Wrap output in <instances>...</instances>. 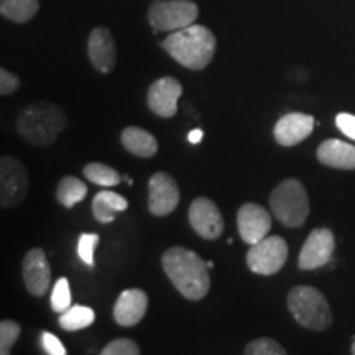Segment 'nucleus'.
Wrapping results in <instances>:
<instances>
[{
    "label": "nucleus",
    "mask_w": 355,
    "mask_h": 355,
    "mask_svg": "<svg viewBox=\"0 0 355 355\" xmlns=\"http://www.w3.org/2000/svg\"><path fill=\"white\" fill-rule=\"evenodd\" d=\"M42 344H43V349L46 354H50V355H64L66 354L63 343H61V340L58 339L55 334H51V332H43Z\"/></svg>",
    "instance_id": "obj_31"
},
{
    "label": "nucleus",
    "mask_w": 355,
    "mask_h": 355,
    "mask_svg": "<svg viewBox=\"0 0 355 355\" xmlns=\"http://www.w3.org/2000/svg\"><path fill=\"white\" fill-rule=\"evenodd\" d=\"M20 324L10 319L0 322V354L8 355L20 337Z\"/></svg>",
    "instance_id": "obj_26"
},
{
    "label": "nucleus",
    "mask_w": 355,
    "mask_h": 355,
    "mask_svg": "<svg viewBox=\"0 0 355 355\" xmlns=\"http://www.w3.org/2000/svg\"><path fill=\"white\" fill-rule=\"evenodd\" d=\"M288 309L300 326L311 331H326L332 324V313L326 296L313 286H295L288 293Z\"/></svg>",
    "instance_id": "obj_4"
},
{
    "label": "nucleus",
    "mask_w": 355,
    "mask_h": 355,
    "mask_svg": "<svg viewBox=\"0 0 355 355\" xmlns=\"http://www.w3.org/2000/svg\"><path fill=\"white\" fill-rule=\"evenodd\" d=\"M68 308H71V291L68 278H60L55 283L51 293V309L56 313H63Z\"/></svg>",
    "instance_id": "obj_27"
},
{
    "label": "nucleus",
    "mask_w": 355,
    "mask_h": 355,
    "mask_svg": "<svg viewBox=\"0 0 355 355\" xmlns=\"http://www.w3.org/2000/svg\"><path fill=\"white\" fill-rule=\"evenodd\" d=\"M318 159L324 166L355 170V146L347 141L329 139L318 146Z\"/></svg>",
    "instance_id": "obj_18"
},
{
    "label": "nucleus",
    "mask_w": 355,
    "mask_h": 355,
    "mask_svg": "<svg viewBox=\"0 0 355 355\" xmlns=\"http://www.w3.org/2000/svg\"><path fill=\"white\" fill-rule=\"evenodd\" d=\"M40 10L38 0H0V13L15 24H26Z\"/></svg>",
    "instance_id": "obj_21"
},
{
    "label": "nucleus",
    "mask_w": 355,
    "mask_h": 355,
    "mask_svg": "<svg viewBox=\"0 0 355 355\" xmlns=\"http://www.w3.org/2000/svg\"><path fill=\"white\" fill-rule=\"evenodd\" d=\"M336 237L331 229H314L300 252V270H316L327 265L334 255Z\"/></svg>",
    "instance_id": "obj_9"
},
{
    "label": "nucleus",
    "mask_w": 355,
    "mask_h": 355,
    "mask_svg": "<svg viewBox=\"0 0 355 355\" xmlns=\"http://www.w3.org/2000/svg\"><path fill=\"white\" fill-rule=\"evenodd\" d=\"M20 87V79L12 74L10 71L0 69V96H10Z\"/></svg>",
    "instance_id": "obj_30"
},
{
    "label": "nucleus",
    "mask_w": 355,
    "mask_h": 355,
    "mask_svg": "<svg viewBox=\"0 0 355 355\" xmlns=\"http://www.w3.org/2000/svg\"><path fill=\"white\" fill-rule=\"evenodd\" d=\"M83 173L91 183L102 186V188H114V186L121 184L122 181L121 173L112 166L104 165V163H87V165L83 168Z\"/></svg>",
    "instance_id": "obj_24"
},
{
    "label": "nucleus",
    "mask_w": 355,
    "mask_h": 355,
    "mask_svg": "<svg viewBox=\"0 0 355 355\" xmlns=\"http://www.w3.org/2000/svg\"><path fill=\"white\" fill-rule=\"evenodd\" d=\"M239 235L245 243L260 242L272 229V217L263 206L255 202H245L237 212Z\"/></svg>",
    "instance_id": "obj_13"
},
{
    "label": "nucleus",
    "mask_w": 355,
    "mask_h": 355,
    "mask_svg": "<svg viewBox=\"0 0 355 355\" xmlns=\"http://www.w3.org/2000/svg\"><path fill=\"white\" fill-rule=\"evenodd\" d=\"M101 241L99 234H81L78 242V255L84 265L87 266H94V248L97 247V243Z\"/></svg>",
    "instance_id": "obj_28"
},
{
    "label": "nucleus",
    "mask_w": 355,
    "mask_h": 355,
    "mask_svg": "<svg viewBox=\"0 0 355 355\" xmlns=\"http://www.w3.org/2000/svg\"><path fill=\"white\" fill-rule=\"evenodd\" d=\"M162 265L166 277L186 300L199 301L209 293V266L196 252L173 247L163 254Z\"/></svg>",
    "instance_id": "obj_1"
},
{
    "label": "nucleus",
    "mask_w": 355,
    "mask_h": 355,
    "mask_svg": "<svg viewBox=\"0 0 355 355\" xmlns=\"http://www.w3.org/2000/svg\"><path fill=\"white\" fill-rule=\"evenodd\" d=\"M273 216L286 227H301L309 216V198L303 183L295 178L282 181L270 194Z\"/></svg>",
    "instance_id": "obj_5"
},
{
    "label": "nucleus",
    "mask_w": 355,
    "mask_h": 355,
    "mask_svg": "<svg viewBox=\"0 0 355 355\" xmlns=\"http://www.w3.org/2000/svg\"><path fill=\"white\" fill-rule=\"evenodd\" d=\"M28 173L24 163L13 157L0 158V206L15 207L28 193Z\"/></svg>",
    "instance_id": "obj_8"
},
{
    "label": "nucleus",
    "mask_w": 355,
    "mask_h": 355,
    "mask_svg": "<svg viewBox=\"0 0 355 355\" xmlns=\"http://www.w3.org/2000/svg\"><path fill=\"white\" fill-rule=\"evenodd\" d=\"M127 152L140 158H152L158 152V141L150 132L140 127H127L121 135Z\"/></svg>",
    "instance_id": "obj_19"
},
{
    "label": "nucleus",
    "mask_w": 355,
    "mask_h": 355,
    "mask_svg": "<svg viewBox=\"0 0 355 355\" xmlns=\"http://www.w3.org/2000/svg\"><path fill=\"white\" fill-rule=\"evenodd\" d=\"M199 8L191 0H158L148 8V21L155 32H176L193 25Z\"/></svg>",
    "instance_id": "obj_6"
},
{
    "label": "nucleus",
    "mask_w": 355,
    "mask_h": 355,
    "mask_svg": "<svg viewBox=\"0 0 355 355\" xmlns=\"http://www.w3.org/2000/svg\"><path fill=\"white\" fill-rule=\"evenodd\" d=\"M21 275L26 291L32 296H44L51 283V266L43 248H32L25 255L21 265Z\"/></svg>",
    "instance_id": "obj_14"
},
{
    "label": "nucleus",
    "mask_w": 355,
    "mask_h": 355,
    "mask_svg": "<svg viewBox=\"0 0 355 355\" xmlns=\"http://www.w3.org/2000/svg\"><path fill=\"white\" fill-rule=\"evenodd\" d=\"M94 319H96L94 309L87 308V306L74 304L60 314L58 322H60V326L63 327L64 331L74 332V331L86 329V327H89L92 322H94Z\"/></svg>",
    "instance_id": "obj_23"
},
{
    "label": "nucleus",
    "mask_w": 355,
    "mask_h": 355,
    "mask_svg": "<svg viewBox=\"0 0 355 355\" xmlns=\"http://www.w3.org/2000/svg\"><path fill=\"white\" fill-rule=\"evenodd\" d=\"M202 137H204V132L201 130V128H194V130H191V132H189L188 140H189V144L198 145L199 141L202 140Z\"/></svg>",
    "instance_id": "obj_33"
},
{
    "label": "nucleus",
    "mask_w": 355,
    "mask_h": 355,
    "mask_svg": "<svg viewBox=\"0 0 355 355\" xmlns=\"http://www.w3.org/2000/svg\"><path fill=\"white\" fill-rule=\"evenodd\" d=\"M189 224L199 237L217 241L224 232V217L209 198H196L189 206Z\"/></svg>",
    "instance_id": "obj_10"
},
{
    "label": "nucleus",
    "mask_w": 355,
    "mask_h": 355,
    "mask_svg": "<svg viewBox=\"0 0 355 355\" xmlns=\"http://www.w3.org/2000/svg\"><path fill=\"white\" fill-rule=\"evenodd\" d=\"M243 352L247 355H285L286 349H283V345H279L277 340L270 339V337H259V339L248 343Z\"/></svg>",
    "instance_id": "obj_25"
},
{
    "label": "nucleus",
    "mask_w": 355,
    "mask_h": 355,
    "mask_svg": "<svg viewBox=\"0 0 355 355\" xmlns=\"http://www.w3.org/2000/svg\"><path fill=\"white\" fill-rule=\"evenodd\" d=\"M68 125V117L60 105L35 102L26 105L17 117V130L35 146H50Z\"/></svg>",
    "instance_id": "obj_3"
},
{
    "label": "nucleus",
    "mask_w": 355,
    "mask_h": 355,
    "mask_svg": "<svg viewBox=\"0 0 355 355\" xmlns=\"http://www.w3.org/2000/svg\"><path fill=\"white\" fill-rule=\"evenodd\" d=\"M288 260V243L279 235H266L247 252V265L257 275L278 273Z\"/></svg>",
    "instance_id": "obj_7"
},
{
    "label": "nucleus",
    "mask_w": 355,
    "mask_h": 355,
    "mask_svg": "<svg viewBox=\"0 0 355 355\" xmlns=\"http://www.w3.org/2000/svg\"><path fill=\"white\" fill-rule=\"evenodd\" d=\"M316 121L308 114L291 112L283 115L273 128V137L278 145L295 146L313 133Z\"/></svg>",
    "instance_id": "obj_16"
},
{
    "label": "nucleus",
    "mask_w": 355,
    "mask_h": 355,
    "mask_svg": "<svg viewBox=\"0 0 355 355\" xmlns=\"http://www.w3.org/2000/svg\"><path fill=\"white\" fill-rule=\"evenodd\" d=\"M180 204V188L170 173L158 171L148 181V211L153 216L171 214Z\"/></svg>",
    "instance_id": "obj_11"
},
{
    "label": "nucleus",
    "mask_w": 355,
    "mask_h": 355,
    "mask_svg": "<svg viewBox=\"0 0 355 355\" xmlns=\"http://www.w3.org/2000/svg\"><path fill=\"white\" fill-rule=\"evenodd\" d=\"M128 209V201L114 191H99L92 199V214L101 224L114 222L117 212Z\"/></svg>",
    "instance_id": "obj_20"
},
{
    "label": "nucleus",
    "mask_w": 355,
    "mask_h": 355,
    "mask_svg": "<svg viewBox=\"0 0 355 355\" xmlns=\"http://www.w3.org/2000/svg\"><path fill=\"white\" fill-rule=\"evenodd\" d=\"M350 352L355 355V340H354V344H352V349H350Z\"/></svg>",
    "instance_id": "obj_35"
},
{
    "label": "nucleus",
    "mask_w": 355,
    "mask_h": 355,
    "mask_svg": "<svg viewBox=\"0 0 355 355\" xmlns=\"http://www.w3.org/2000/svg\"><path fill=\"white\" fill-rule=\"evenodd\" d=\"M148 309V296L144 290L132 288L121 293L114 304V319L119 326L130 327L144 319Z\"/></svg>",
    "instance_id": "obj_17"
},
{
    "label": "nucleus",
    "mask_w": 355,
    "mask_h": 355,
    "mask_svg": "<svg viewBox=\"0 0 355 355\" xmlns=\"http://www.w3.org/2000/svg\"><path fill=\"white\" fill-rule=\"evenodd\" d=\"M102 355H139L140 347L139 344L133 343L132 339H114L112 343H109L102 349Z\"/></svg>",
    "instance_id": "obj_29"
},
{
    "label": "nucleus",
    "mask_w": 355,
    "mask_h": 355,
    "mask_svg": "<svg viewBox=\"0 0 355 355\" xmlns=\"http://www.w3.org/2000/svg\"><path fill=\"white\" fill-rule=\"evenodd\" d=\"M181 94H183V86L178 79L171 76L159 78L148 87L146 104L158 117L170 119L178 112V101Z\"/></svg>",
    "instance_id": "obj_12"
},
{
    "label": "nucleus",
    "mask_w": 355,
    "mask_h": 355,
    "mask_svg": "<svg viewBox=\"0 0 355 355\" xmlns=\"http://www.w3.org/2000/svg\"><path fill=\"white\" fill-rule=\"evenodd\" d=\"M87 55L96 71L102 74L112 73L115 61H117V48H115L112 33L107 28L97 26L92 30L87 42Z\"/></svg>",
    "instance_id": "obj_15"
},
{
    "label": "nucleus",
    "mask_w": 355,
    "mask_h": 355,
    "mask_svg": "<svg viewBox=\"0 0 355 355\" xmlns=\"http://www.w3.org/2000/svg\"><path fill=\"white\" fill-rule=\"evenodd\" d=\"M163 50L181 66L191 71H201L216 55L217 40L204 25H189L171 32L162 42Z\"/></svg>",
    "instance_id": "obj_2"
},
{
    "label": "nucleus",
    "mask_w": 355,
    "mask_h": 355,
    "mask_svg": "<svg viewBox=\"0 0 355 355\" xmlns=\"http://www.w3.org/2000/svg\"><path fill=\"white\" fill-rule=\"evenodd\" d=\"M87 191V186L81 180H78L76 176H64L58 183L56 199L60 201V204H63L64 207L71 209L78 202H81L83 199H86Z\"/></svg>",
    "instance_id": "obj_22"
},
{
    "label": "nucleus",
    "mask_w": 355,
    "mask_h": 355,
    "mask_svg": "<svg viewBox=\"0 0 355 355\" xmlns=\"http://www.w3.org/2000/svg\"><path fill=\"white\" fill-rule=\"evenodd\" d=\"M336 125L340 132L344 133V135H347L349 139L355 140V115L347 114V112L337 114Z\"/></svg>",
    "instance_id": "obj_32"
},
{
    "label": "nucleus",
    "mask_w": 355,
    "mask_h": 355,
    "mask_svg": "<svg viewBox=\"0 0 355 355\" xmlns=\"http://www.w3.org/2000/svg\"><path fill=\"white\" fill-rule=\"evenodd\" d=\"M207 266H209V270H211L212 266H214V261H207Z\"/></svg>",
    "instance_id": "obj_34"
}]
</instances>
